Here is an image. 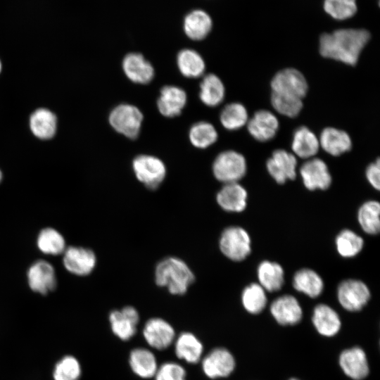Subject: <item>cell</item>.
I'll return each instance as SVG.
<instances>
[{"instance_id":"6da1fadb","label":"cell","mask_w":380,"mask_h":380,"mask_svg":"<svg viewBox=\"0 0 380 380\" xmlns=\"http://www.w3.org/2000/svg\"><path fill=\"white\" fill-rule=\"evenodd\" d=\"M370 38L362 29H340L319 38V53L325 58L354 65Z\"/></svg>"},{"instance_id":"7a4b0ae2","label":"cell","mask_w":380,"mask_h":380,"mask_svg":"<svg viewBox=\"0 0 380 380\" xmlns=\"http://www.w3.org/2000/svg\"><path fill=\"white\" fill-rule=\"evenodd\" d=\"M195 276L184 261L177 257H167L155 269V281L173 295H184L194 283Z\"/></svg>"},{"instance_id":"3957f363","label":"cell","mask_w":380,"mask_h":380,"mask_svg":"<svg viewBox=\"0 0 380 380\" xmlns=\"http://www.w3.org/2000/svg\"><path fill=\"white\" fill-rule=\"evenodd\" d=\"M246 168L243 156L232 150L220 153L213 164L215 177L224 184L238 182L245 175Z\"/></svg>"},{"instance_id":"277c9868","label":"cell","mask_w":380,"mask_h":380,"mask_svg":"<svg viewBox=\"0 0 380 380\" xmlns=\"http://www.w3.org/2000/svg\"><path fill=\"white\" fill-rule=\"evenodd\" d=\"M142 121L143 114L140 110L127 103L117 106L109 115V122L113 128L131 139L138 137Z\"/></svg>"},{"instance_id":"5b68a950","label":"cell","mask_w":380,"mask_h":380,"mask_svg":"<svg viewBox=\"0 0 380 380\" xmlns=\"http://www.w3.org/2000/svg\"><path fill=\"white\" fill-rule=\"evenodd\" d=\"M219 246L221 252L233 261H241L251 253V239L240 227H229L222 233Z\"/></svg>"},{"instance_id":"8992f818","label":"cell","mask_w":380,"mask_h":380,"mask_svg":"<svg viewBox=\"0 0 380 380\" xmlns=\"http://www.w3.org/2000/svg\"><path fill=\"white\" fill-rule=\"evenodd\" d=\"M132 168L137 179L149 189H156L166 176L163 162L150 155L137 156L133 160Z\"/></svg>"},{"instance_id":"52a82bcc","label":"cell","mask_w":380,"mask_h":380,"mask_svg":"<svg viewBox=\"0 0 380 380\" xmlns=\"http://www.w3.org/2000/svg\"><path fill=\"white\" fill-rule=\"evenodd\" d=\"M272 92L303 99L308 91V83L304 75L295 68H285L273 77Z\"/></svg>"},{"instance_id":"ba28073f","label":"cell","mask_w":380,"mask_h":380,"mask_svg":"<svg viewBox=\"0 0 380 380\" xmlns=\"http://www.w3.org/2000/svg\"><path fill=\"white\" fill-rule=\"evenodd\" d=\"M337 297L343 308L350 312H356L360 310L368 303L370 291L362 281L347 279L339 284Z\"/></svg>"},{"instance_id":"9c48e42d","label":"cell","mask_w":380,"mask_h":380,"mask_svg":"<svg viewBox=\"0 0 380 380\" xmlns=\"http://www.w3.org/2000/svg\"><path fill=\"white\" fill-rule=\"evenodd\" d=\"M235 365L234 356L224 348H214L201 361L202 370L210 379L229 376L234 370Z\"/></svg>"},{"instance_id":"30bf717a","label":"cell","mask_w":380,"mask_h":380,"mask_svg":"<svg viewBox=\"0 0 380 380\" xmlns=\"http://www.w3.org/2000/svg\"><path fill=\"white\" fill-rule=\"evenodd\" d=\"M143 336L149 346L162 350L167 348L174 342L175 331L166 320L153 317L145 323Z\"/></svg>"},{"instance_id":"8fae6325","label":"cell","mask_w":380,"mask_h":380,"mask_svg":"<svg viewBox=\"0 0 380 380\" xmlns=\"http://www.w3.org/2000/svg\"><path fill=\"white\" fill-rule=\"evenodd\" d=\"M267 169L278 183L284 184L296 176L297 159L294 154L284 149H277L267 161Z\"/></svg>"},{"instance_id":"7c38bea8","label":"cell","mask_w":380,"mask_h":380,"mask_svg":"<svg viewBox=\"0 0 380 380\" xmlns=\"http://www.w3.org/2000/svg\"><path fill=\"white\" fill-rule=\"evenodd\" d=\"M305 186L310 190H325L331 183V176L327 164L319 158H310L300 168Z\"/></svg>"},{"instance_id":"4fadbf2b","label":"cell","mask_w":380,"mask_h":380,"mask_svg":"<svg viewBox=\"0 0 380 380\" xmlns=\"http://www.w3.org/2000/svg\"><path fill=\"white\" fill-rule=\"evenodd\" d=\"M109 322L114 335L122 341H128L136 334L139 315L134 307L125 306L111 311Z\"/></svg>"},{"instance_id":"5bb4252c","label":"cell","mask_w":380,"mask_h":380,"mask_svg":"<svg viewBox=\"0 0 380 380\" xmlns=\"http://www.w3.org/2000/svg\"><path fill=\"white\" fill-rule=\"evenodd\" d=\"M63 262L70 273L85 276L93 271L96 258L94 253L89 248L70 246L64 251Z\"/></svg>"},{"instance_id":"9a60e30c","label":"cell","mask_w":380,"mask_h":380,"mask_svg":"<svg viewBox=\"0 0 380 380\" xmlns=\"http://www.w3.org/2000/svg\"><path fill=\"white\" fill-rule=\"evenodd\" d=\"M27 281L30 289L34 292L46 294L52 291L56 286L53 267L44 260L36 261L27 271Z\"/></svg>"},{"instance_id":"2e32d148","label":"cell","mask_w":380,"mask_h":380,"mask_svg":"<svg viewBox=\"0 0 380 380\" xmlns=\"http://www.w3.org/2000/svg\"><path fill=\"white\" fill-rule=\"evenodd\" d=\"M279 125L277 118L267 110L256 111L247 122L248 132L259 141L272 139L277 134Z\"/></svg>"},{"instance_id":"e0dca14e","label":"cell","mask_w":380,"mask_h":380,"mask_svg":"<svg viewBox=\"0 0 380 380\" xmlns=\"http://www.w3.org/2000/svg\"><path fill=\"white\" fill-rule=\"evenodd\" d=\"M270 312L281 325L298 324L303 315L298 301L291 295H284L275 299L270 305Z\"/></svg>"},{"instance_id":"ac0fdd59","label":"cell","mask_w":380,"mask_h":380,"mask_svg":"<svg viewBox=\"0 0 380 380\" xmlns=\"http://www.w3.org/2000/svg\"><path fill=\"white\" fill-rule=\"evenodd\" d=\"M339 364L345 374L353 380H362L369 374L366 354L359 347L343 350L339 357Z\"/></svg>"},{"instance_id":"d6986e66","label":"cell","mask_w":380,"mask_h":380,"mask_svg":"<svg viewBox=\"0 0 380 380\" xmlns=\"http://www.w3.org/2000/svg\"><path fill=\"white\" fill-rule=\"evenodd\" d=\"M122 69L132 82L138 84H147L154 77L153 67L139 53L127 54L122 61Z\"/></svg>"},{"instance_id":"ffe728a7","label":"cell","mask_w":380,"mask_h":380,"mask_svg":"<svg viewBox=\"0 0 380 380\" xmlns=\"http://www.w3.org/2000/svg\"><path fill=\"white\" fill-rule=\"evenodd\" d=\"M186 103V94L182 89L175 86H165L160 90L157 106L163 115L172 118L181 113Z\"/></svg>"},{"instance_id":"44dd1931","label":"cell","mask_w":380,"mask_h":380,"mask_svg":"<svg viewBox=\"0 0 380 380\" xmlns=\"http://www.w3.org/2000/svg\"><path fill=\"white\" fill-rule=\"evenodd\" d=\"M217 202L228 212H241L246 207L247 192L238 182L224 184L217 194Z\"/></svg>"},{"instance_id":"7402d4cb","label":"cell","mask_w":380,"mask_h":380,"mask_svg":"<svg viewBox=\"0 0 380 380\" xmlns=\"http://www.w3.org/2000/svg\"><path fill=\"white\" fill-rule=\"evenodd\" d=\"M319 142L323 150L334 156L350 151L352 146L351 139L346 132L331 127L322 131Z\"/></svg>"},{"instance_id":"603a6c76","label":"cell","mask_w":380,"mask_h":380,"mask_svg":"<svg viewBox=\"0 0 380 380\" xmlns=\"http://www.w3.org/2000/svg\"><path fill=\"white\" fill-rule=\"evenodd\" d=\"M176 356L190 364H196L202 358L203 346L201 341L191 332H182L175 339Z\"/></svg>"},{"instance_id":"cb8c5ba5","label":"cell","mask_w":380,"mask_h":380,"mask_svg":"<svg viewBox=\"0 0 380 380\" xmlns=\"http://www.w3.org/2000/svg\"><path fill=\"white\" fill-rule=\"evenodd\" d=\"M213 21L208 13L201 9L189 12L184 19V31L192 40H201L211 31Z\"/></svg>"},{"instance_id":"d4e9b609","label":"cell","mask_w":380,"mask_h":380,"mask_svg":"<svg viewBox=\"0 0 380 380\" xmlns=\"http://www.w3.org/2000/svg\"><path fill=\"white\" fill-rule=\"evenodd\" d=\"M129 364L132 372L142 379L153 377L158 367L155 355L144 348L131 350Z\"/></svg>"},{"instance_id":"484cf974","label":"cell","mask_w":380,"mask_h":380,"mask_svg":"<svg viewBox=\"0 0 380 380\" xmlns=\"http://www.w3.org/2000/svg\"><path fill=\"white\" fill-rule=\"evenodd\" d=\"M312 319L317 331L325 336L336 335L341 325L337 312L325 304H319L315 308Z\"/></svg>"},{"instance_id":"4316f807","label":"cell","mask_w":380,"mask_h":380,"mask_svg":"<svg viewBox=\"0 0 380 380\" xmlns=\"http://www.w3.org/2000/svg\"><path fill=\"white\" fill-rule=\"evenodd\" d=\"M291 148L299 158L310 159L319 151V139L307 127H300L293 133Z\"/></svg>"},{"instance_id":"83f0119b","label":"cell","mask_w":380,"mask_h":380,"mask_svg":"<svg viewBox=\"0 0 380 380\" xmlns=\"http://www.w3.org/2000/svg\"><path fill=\"white\" fill-rule=\"evenodd\" d=\"M284 274L281 266L274 262L265 260L258 267L259 284L270 292L277 291L282 287Z\"/></svg>"},{"instance_id":"f1b7e54d","label":"cell","mask_w":380,"mask_h":380,"mask_svg":"<svg viewBox=\"0 0 380 380\" xmlns=\"http://www.w3.org/2000/svg\"><path fill=\"white\" fill-rule=\"evenodd\" d=\"M293 286L299 292L310 298L319 296L324 289V282L320 276L310 269H301L296 272Z\"/></svg>"},{"instance_id":"f546056e","label":"cell","mask_w":380,"mask_h":380,"mask_svg":"<svg viewBox=\"0 0 380 380\" xmlns=\"http://www.w3.org/2000/svg\"><path fill=\"white\" fill-rule=\"evenodd\" d=\"M30 126L37 137L42 139H51L56 130V115L49 110L37 109L30 117Z\"/></svg>"},{"instance_id":"4dcf8cb0","label":"cell","mask_w":380,"mask_h":380,"mask_svg":"<svg viewBox=\"0 0 380 380\" xmlns=\"http://www.w3.org/2000/svg\"><path fill=\"white\" fill-rule=\"evenodd\" d=\"M200 88V99L206 106L214 107L223 101L225 94L224 86L217 75L208 74L204 76Z\"/></svg>"},{"instance_id":"1f68e13d","label":"cell","mask_w":380,"mask_h":380,"mask_svg":"<svg viewBox=\"0 0 380 380\" xmlns=\"http://www.w3.org/2000/svg\"><path fill=\"white\" fill-rule=\"evenodd\" d=\"M177 63L180 72L186 77H200L205 68L201 56L191 49L181 50L177 54Z\"/></svg>"},{"instance_id":"d6a6232c","label":"cell","mask_w":380,"mask_h":380,"mask_svg":"<svg viewBox=\"0 0 380 380\" xmlns=\"http://www.w3.org/2000/svg\"><path fill=\"white\" fill-rule=\"evenodd\" d=\"M380 204L376 201L363 203L358 211V221L362 229L369 234H377L380 229Z\"/></svg>"},{"instance_id":"836d02e7","label":"cell","mask_w":380,"mask_h":380,"mask_svg":"<svg viewBox=\"0 0 380 380\" xmlns=\"http://www.w3.org/2000/svg\"><path fill=\"white\" fill-rule=\"evenodd\" d=\"M220 120L227 129L236 130L247 124L248 115L243 105L240 103H231L224 107Z\"/></svg>"},{"instance_id":"e575fe53","label":"cell","mask_w":380,"mask_h":380,"mask_svg":"<svg viewBox=\"0 0 380 380\" xmlns=\"http://www.w3.org/2000/svg\"><path fill=\"white\" fill-rule=\"evenodd\" d=\"M37 246L45 254L59 255L65 250L63 236L53 228L42 229L37 237Z\"/></svg>"},{"instance_id":"d590c367","label":"cell","mask_w":380,"mask_h":380,"mask_svg":"<svg viewBox=\"0 0 380 380\" xmlns=\"http://www.w3.org/2000/svg\"><path fill=\"white\" fill-rule=\"evenodd\" d=\"M265 290L259 284L253 283L246 286L241 294L244 308L251 314L262 312L267 303Z\"/></svg>"},{"instance_id":"8d00e7d4","label":"cell","mask_w":380,"mask_h":380,"mask_svg":"<svg viewBox=\"0 0 380 380\" xmlns=\"http://www.w3.org/2000/svg\"><path fill=\"white\" fill-rule=\"evenodd\" d=\"M189 139L195 147L205 148L217 141V132L212 124L198 122L191 127Z\"/></svg>"},{"instance_id":"74e56055","label":"cell","mask_w":380,"mask_h":380,"mask_svg":"<svg viewBox=\"0 0 380 380\" xmlns=\"http://www.w3.org/2000/svg\"><path fill=\"white\" fill-rule=\"evenodd\" d=\"M363 239L349 229H344L336 239L338 253L344 258H351L357 255L363 247Z\"/></svg>"},{"instance_id":"f35d334b","label":"cell","mask_w":380,"mask_h":380,"mask_svg":"<svg viewBox=\"0 0 380 380\" xmlns=\"http://www.w3.org/2000/svg\"><path fill=\"white\" fill-rule=\"evenodd\" d=\"M271 103L274 110L289 118L297 116L303 108L301 99L272 92Z\"/></svg>"},{"instance_id":"ab89813d","label":"cell","mask_w":380,"mask_h":380,"mask_svg":"<svg viewBox=\"0 0 380 380\" xmlns=\"http://www.w3.org/2000/svg\"><path fill=\"white\" fill-rule=\"evenodd\" d=\"M324 9L333 18L346 20L357 12L356 0H324Z\"/></svg>"},{"instance_id":"60d3db41","label":"cell","mask_w":380,"mask_h":380,"mask_svg":"<svg viewBox=\"0 0 380 380\" xmlns=\"http://www.w3.org/2000/svg\"><path fill=\"white\" fill-rule=\"evenodd\" d=\"M80 374L81 368L77 359L67 356L56 365L53 377L55 380H78Z\"/></svg>"},{"instance_id":"b9f144b4","label":"cell","mask_w":380,"mask_h":380,"mask_svg":"<svg viewBox=\"0 0 380 380\" xmlns=\"http://www.w3.org/2000/svg\"><path fill=\"white\" fill-rule=\"evenodd\" d=\"M186 372L179 364L166 362L158 367L154 375L155 380H186Z\"/></svg>"},{"instance_id":"7bdbcfd3","label":"cell","mask_w":380,"mask_h":380,"mask_svg":"<svg viewBox=\"0 0 380 380\" xmlns=\"http://www.w3.org/2000/svg\"><path fill=\"white\" fill-rule=\"evenodd\" d=\"M366 177L369 184L376 190L380 189V163L378 158L371 163L366 170Z\"/></svg>"},{"instance_id":"ee69618b","label":"cell","mask_w":380,"mask_h":380,"mask_svg":"<svg viewBox=\"0 0 380 380\" xmlns=\"http://www.w3.org/2000/svg\"><path fill=\"white\" fill-rule=\"evenodd\" d=\"M2 179V173H1V171L0 170V182Z\"/></svg>"},{"instance_id":"f6af8a7d","label":"cell","mask_w":380,"mask_h":380,"mask_svg":"<svg viewBox=\"0 0 380 380\" xmlns=\"http://www.w3.org/2000/svg\"><path fill=\"white\" fill-rule=\"evenodd\" d=\"M290 380H298V379H291Z\"/></svg>"},{"instance_id":"bcb514c9","label":"cell","mask_w":380,"mask_h":380,"mask_svg":"<svg viewBox=\"0 0 380 380\" xmlns=\"http://www.w3.org/2000/svg\"><path fill=\"white\" fill-rule=\"evenodd\" d=\"M0 71H1V63H0Z\"/></svg>"}]
</instances>
